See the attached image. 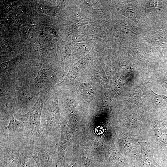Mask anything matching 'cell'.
Returning a JSON list of instances; mask_svg holds the SVG:
<instances>
[{
    "label": "cell",
    "mask_w": 167,
    "mask_h": 167,
    "mask_svg": "<svg viewBox=\"0 0 167 167\" xmlns=\"http://www.w3.org/2000/svg\"><path fill=\"white\" fill-rule=\"evenodd\" d=\"M45 95L41 94L29 111L21 116L24 134L29 144L41 148H47L48 143L43 134L41 125V116Z\"/></svg>",
    "instance_id": "1"
},
{
    "label": "cell",
    "mask_w": 167,
    "mask_h": 167,
    "mask_svg": "<svg viewBox=\"0 0 167 167\" xmlns=\"http://www.w3.org/2000/svg\"><path fill=\"white\" fill-rule=\"evenodd\" d=\"M0 167H15L21 153L28 144L24 139L0 136Z\"/></svg>",
    "instance_id": "2"
},
{
    "label": "cell",
    "mask_w": 167,
    "mask_h": 167,
    "mask_svg": "<svg viewBox=\"0 0 167 167\" xmlns=\"http://www.w3.org/2000/svg\"><path fill=\"white\" fill-rule=\"evenodd\" d=\"M26 149L35 161L38 167H52V157L48 148L30 145Z\"/></svg>",
    "instance_id": "3"
},
{
    "label": "cell",
    "mask_w": 167,
    "mask_h": 167,
    "mask_svg": "<svg viewBox=\"0 0 167 167\" xmlns=\"http://www.w3.org/2000/svg\"><path fill=\"white\" fill-rule=\"evenodd\" d=\"M23 128V122L15 119L12 114L8 125L1 129L0 135L24 139Z\"/></svg>",
    "instance_id": "4"
},
{
    "label": "cell",
    "mask_w": 167,
    "mask_h": 167,
    "mask_svg": "<svg viewBox=\"0 0 167 167\" xmlns=\"http://www.w3.org/2000/svg\"><path fill=\"white\" fill-rule=\"evenodd\" d=\"M15 167H38L31 155L27 149L20 154Z\"/></svg>",
    "instance_id": "5"
},
{
    "label": "cell",
    "mask_w": 167,
    "mask_h": 167,
    "mask_svg": "<svg viewBox=\"0 0 167 167\" xmlns=\"http://www.w3.org/2000/svg\"><path fill=\"white\" fill-rule=\"evenodd\" d=\"M155 95L157 101H160L163 103H167V96L163 95H160L156 94L153 92Z\"/></svg>",
    "instance_id": "6"
}]
</instances>
